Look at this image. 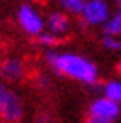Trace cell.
<instances>
[{
    "mask_svg": "<svg viewBox=\"0 0 121 123\" xmlns=\"http://www.w3.org/2000/svg\"><path fill=\"white\" fill-rule=\"evenodd\" d=\"M104 36H114V37H121V9H115L112 17L108 19V23L103 26Z\"/></svg>",
    "mask_w": 121,
    "mask_h": 123,
    "instance_id": "9c48e42d",
    "label": "cell"
},
{
    "mask_svg": "<svg viewBox=\"0 0 121 123\" xmlns=\"http://www.w3.org/2000/svg\"><path fill=\"white\" fill-rule=\"evenodd\" d=\"M58 39H60V37H56V36H54V34H50V32H43V34L37 37V43H39L41 47L48 49V50H52V47L58 43Z\"/></svg>",
    "mask_w": 121,
    "mask_h": 123,
    "instance_id": "7c38bea8",
    "label": "cell"
},
{
    "mask_svg": "<svg viewBox=\"0 0 121 123\" xmlns=\"http://www.w3.org/2000/svg\"><path fill=\"white\" fill-rule=\"evenodd\" d=\"M15 21L17 26L30 37L37 39L43 32H47V17L30 2H24L17 8Z\"/></svg>",
    "mask_w": 121,
    "mask_h": 123,
    "instance_id": "7a4b0ae2",
    "label": "cell"
},
{
    "mask_svg": "<svg viewBox=\"0 0 121 123\" xmlns=\"http://www.w3.org/2000/svg\"><path fill=\"white\" fill-rule=\"evenodd\" d=\"M101 95H104L108 99H112L114 103L121 105V77H114L103 82L101 86Z\"/></svg>",
    "mask_w": 121,
    "mask_h": 123,
    "instance_id": "ba28073f",
    "label": "cell"
},
{
    "mask_svg": "<svg viewBox=\"0 0 121 123\" xmlns=\"http://www.w3.org/2000/svg\"><path fill=\"white\" fill-rule=\"evenodd\" d=\"M36 123H48V116H45V114H39L37 117H36Z\"/></svg>",
    "mask_w": 121,
    "mask_h": 123,
    "instance_id": "4fadbf2b",
    "label": "cell"
},
{
    "mask_svg": "<svg viewBox=\"0 0 121 123\" xmlns=\"http://www.w3.org/2000/svg\"><path fill=\"white\" fill-rule=\"evenodd\" d=\"M112 13L114 11L108 0H86L82 13H80V21L91 28H97V26L103 28L112 17Z\"/></svg>",
    "mask_w": 121,
    "mask_h": 123,
    "instance_id": "5b68a950",
    "label": "cell"
},
{
    "mask_svg": "<svg viewBox=\"0 0 121 123\" xmlns=\"http://www.w3.org/2000/svg\"><path fill=\"white\" fill-rule=\"evenodd\" d=\"M24 73H26V65L21 58H15V56H9L2 62L0 65V77L6 82H19L23 80Z\"/></svg>",
    "mask_w": 121,
    "mask_h": 123,
    "instance_id": "8992f818",
    "label": "cell"
},
{
    "mask_svg": "<svg viewBox=\"0 0 121 123\" xmlns=\"http://www.w3.org/2000/svg\"><path fill=\"white\" fill-rule=\"evenodd\" d=\"M86 123H97V121H91V119H88V121H86Z\"/></svg>",
    "mask_w": 121,
    "mask_h": 123,
    "instance_id": "2e32d148",
    "label": "cell"
},
{
    "mask_svg": "<svg viewBox=\"0 0 121 123\" xmlns=\"http://www.w3.org/2000/svg\"><path fill=\"white\" fill-rule=\"evenodd\" d=\"M103 47L110 52H121V37L114 36H103Z\"/></svg>",
    "mask_w": 121,
    "mask_h": 123,
    "instance_id": "8fae6325",
    "label": "cell"
},
{
    "mask_svg": "<svg viewBox=\"0 0 121 123\" xmlns=\"http://www.w3.org/2000/svg\"><path fill=\"white\" fill-rule=\"evenodd\" d=\"M121 117V105L104 95H97L88 105V119L97 123H115Z\"/></svg>",
    "mask_w": 121,
    "mask_h": 123,
    "instance_id": "277c9868",
    "label": "cell"
},
{
    "mask_svg": "<svg viewBox=\"0 0 121 123\" xmlns=\"http://www.w3.org/2000/svg\"><path fill=\"white\" fill-rule=\"evenodd\" d=\"M47 63L58 77L69 78L84 86H95L99 82V67L95 62L75 50H48Z\"/></svg>",
    "mask_w": 121,
    "mask_h": 123,
    "instance_id": "6da1fadb",
    "label": "cell"
},
{
    "mask_svg": "<svg viewBox=\"0 0 121 123\" xmlns=\"http://www.w3.org/2000/svg\"><path fill=\"white\" fill-rule=\"evenodd\" d=\"M24 117V101L13 88H0V119L2 123H21Z\"/></svg>",
    "mask_w": 121,
    "mask_h": 123,
    "instance_id": "3957f363",
    "label": "cell"
},
{
    "mask_svg": "<svg viewBox=\"0 0 121 123\" xmlns=\"http://www.w3.org/2000/svg\"><path fill=\"white\" fill-rule=\"evenodd\" d=\"M114 4L117 6V9H121V0H114Z\"/></svg>",
    "mask_w": 121,
    "mask_h": 123,
    "instance_id": "9a60e30c",
    "label": "cell"
},
{
    "mask_svg": "<svg viewBox=\"0 0 121 123\" xmlns=\"http://www.w3.org/2000/svg\"><path fill=\"white\" fill-rule=\"evenodd\" d=\"M71 30V15H67L61 9H54L47 15V32L54 34L56 37L65 36Z\"/></svg>",
    "mask_w": 121,
    "mask_h": 123,
    "instance_id": "52a82bcc",
    "label": "cell"
},
{
    "mask_svg": "<svg viewBox=\"0 0 121 123\" xmlns=\"http://www.w3.org/2000/svg\"><path fill=\"white\" fill-rule=\"evenodd\" d=\"M54 2L67 15H78V17H80L82 8H84V4H86V0H54Z\"/></svg>",
    "mask_w": 121,
    "mask_h": 123,
    "instance_id": "30bf717a",
    "label": "cell"
},
{
    "mask_svg": "<svg viewBox=\"0 0 121 123\" xmlns=\"http://www.w3.org/2000/svg\"><path fill=\"white\" fill-rule=\"evenodd\" d=\"M115 71H117V75H119V77H121V60L117 62V67H115Z\"/></svg>",
    "mask_w": 121,
    "mask_h": 123,
    "instance_id": "5bb4252c",
    "label": "cell"
}]
</instances>
